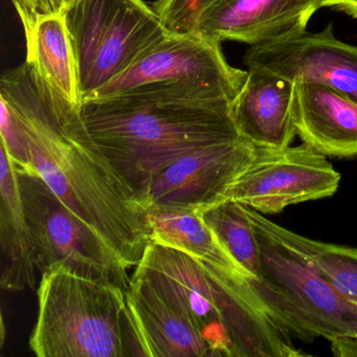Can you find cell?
<instances>
[{
    "label": "cell",
    "instance_id": "20",
    "mask_svg": "<svg viewBox=\"0 0 357 357\" xmlns=\"http://www.w3.org/2000/svg\"><path fill=\"white\" fill-rule=\"evenodd\" d=\"M273 227L282 239L300 250L328 282L357 303V248L310 239L275 222Z\"/></svg>",
    "mask_w": 357,
    "mask_h": 357
},
{
    "label": "cell",
    "instance_id": "8",
    "mask_svg": "<svg viewBox=\"0 0 357 357\" xmlns=\"http://www.w3.org/2000/svg\"><path fill=\"white\" fill-rule=\"evenodd\" d=\"M255 147L254 158L225 199L237 200L261 214H279L289 206L330 197L337 191L340 173L306 144Z\"/></svg>",
    "mask_w": 357,
    "mask_h": 357
},
{
    "label": "cell",
    "instance_id": "9",
    "mask_svg": "<svg viewBox=\"0 0 357 357\" xmlns=\"http://www.w3.org/2000/svg\"><path fill=\"white\" fill-rule=\"evenodd\" d=\"M248 77V70L229 66L220 43L197 33H170L86 99L123 95L139 87L168 89L190 85L221 87L238 96Z\"/></svg>",
    "mask_w": 357,
    "mask_h": 357
},
{
    "label": "cell",
    "instance_id": "19",
    "mask_svg": "<svg viewBox=\"0 0 357 357\" xmlns=\"http://www.w3.org/2000/svg\"><path fill=\"white\" fill-rule=\"evenodd\" d=\"M202 214L248 278L260 279V248L245 206L229 198L206 208Z\"/></svg>",
    "mask_w": 357,
    "mask_h": 357
},
{
    "label": "cell",
    "instance_id": "15",
    "mask_svg": "<svg viewBox=\"0 0 357 357\" xmlns=\"http://www.w3.org/2000/svg\"><path fill=\"white\" fill-rule=\"evenodd\" d=\"M248 70V80L231 106L240 133L258 147H288L296 135L294 83L263 70Z\"/></svg>",
    "mask_w": 357,
    "mask_h": 357
},
{
    "label": "cell",
    "instance_id": "1",
    "mask_svg": "<svg viewBox=\"0 0 357 357\" xmlns=\"http://www.w3.org/2000/svg\"><path fill=\"white\" fill-rule=\"evenodd\" d=\"M0 99L24 128L26 170L38 173L129 269L137 267L151 242L147 214L93 141L81 107L47 89L26 62L3 73Z\"/></svg>",
    "mask_w": 357,
    "mask_h": 357
},
{
    "label": "cell",
    "instance_id": "26",
    "mask_svg": "<svg viewBox=\"0 0 357 357\" xmlns=\"http://www.w3.org/2000/svg\"><path fill=\"white\" fill-rule=\"evenodd\" d=\"M74 1L75 0H45V3L51 13H63L66 8Z\"/></svg>",
    "mask_w": 357,
    "mask_h": 357
},
{
    "label": "cell",
    "instance_id": "17",
    "mask_svg": "<svg viewBox=\"0 0 357 357\" xmlns=\"http://www.w3.org/2000/svg\"><path fill=\"white\" fill-rule=\"evenodd\" d=\"M24 35L31 70L47 89L81 107L78 66L63 13L41 14Z\"/></svg>",
    "mask_w": 357,
    "mask_h": 357
},
{
    "label": "cell",
    "instance_id": "23",
    "mask_svg": "<svg viewBox=\"0 0 357 357\" xmlns=\"http://www.w3.org/2000/svg\"><path fill=\"white\" fill-rule=\"evenodd\" d=\"M20 16L24 32L30 30L41 14H49L45 0H11Z\"/></svg>",
    "mask_w": 357,
    "mask_h": 357
},
{
    "label": "cell",
    "instance_id": "14",
    "mask_svg": "<svg viewBox=\"0 0 357 357\" xmlns=\"http://www.w3.org/2000/svg\"><path fill=\"white\" fill-rule=\"evenodd\" d=\"M125 292L145 357H214L195 326L147 280L133 273Z\"/></svg>",
    "mask_w": 357,
    "mask_h": 357
},
{
    "label": "cell",
    "instance_id": "6",
    "mask_svg": "<svg viewBox=\"0 0 357 357\" xmlns=\"http://www.w3.org/2000/svg\"><path fill=\"white\" fill-rule=\"evenodd\" d=\"M63 15L83 100L170 34L143 0H75Z\"/></svg>",
    "mask_w": 357,
    "mask_h": 357
},
{
    "label": "cell",
    "instance_id": "5",
    "mask_svg": "<svg viewBox=\"0 0 357 357\" xmlns=\"http://www.w3.org/2000/svg\"><path fill=\"white\" fill-rule=\"evenodd\" d=\"M261 252V278H245L268 317L291 337L356 336L357 303L328 282L310 261L282 239L273 221L246 206Z\"/></svg>",
    "mask_w": 357,
    "mask_h": 357
},
{
    "label": "cell",
    "instance_id": "21",
    "mask_svg": "<svg viewBox=\"0 0 357 357\" xmlns=\"http://www.w3.org/2000/svg\"><path fill=\"white\" fill-rule=\"evenodd\" d=\"M220 0H156L152 9L165 28L174 34L195 33L202 14Z\"/></svg>",
    "mask_w": 357,
    "mask_h": 357
},
{
    "label": "cell",
    "instance_id": "24",
    "mask_svg": "<svg viewBox=\"0 0 357 357\" xmlns=\"http://www.w3.org/2000/svg\"><path fill=\"white\" fill-rule=\"evenodd\" d=\"M330 342L334 356L357 357L356 336H336Z\"/></svg>",
    "mask_w": 357,
    "mask_h": 357
},
{
    "label": "cell",
    "instance_id": "10",
    "mask_svg": "<svg viewBox=\"0 0 357 357\" xmlns=\"http://www.w3.org/2000/svg\"><path fill=\"white\" fill-rule=\"evenodd\" d=\"M245 137L199 148L160 171L144 200L150 208H190L202 212L227 198L255 155Z\"/></svg>",
    "mask_w": 357,
    "mask_h": 357
},
{
    "label": "cell",
    "instance_id": "22",
    "mask_svg": "<svg viewBox=\"0 0 357 357\" xmlns=\"http://www.w3.org/2000/svg\"><path fill=\"white\" fill-rule=\"evenodd\" d=\"M0 135L1 145L6 148L10 158L20 168L29 169L28 148L26 135L17 114L5 100L0 99Z\"/></svg>",
    "mask_w": 357,
    "mask_h": 357
},
{
    "label": "cell",
    "instance_id": "12",
    "mask_svg": "<svg viewBox=\"0 0 357 357\" xmlns=\"http://www.w3.org/2000/svg\"><path fill=\"white\" fill-rule=\"evenodd\" d=\"M321 8L319 0H220L202 14L195 33L257 47L306 32Z\"/></svg>",
    "mask_w": 357,
    "mask_h": 357
},
{
    "label": "cell",
    "instance_id": "16",
    "mask_svg": "<svg viewBox=\"0 0 357 357\" xmlns=\"http://www.w3.org/2000/svg\"><path fill=\"white\" fill-rule=\"evenodd\" d=\"M0 246L5 257L1 287L11 291L34 289L37 267L17 169L3 145H0Z\"/></svg>",
    "mask_w": 357,
    "mask_h": 357
},
{
    "label": "cell",
    "instance_id": "11",
    "mask_svg": "<svg viewBox=\"0 0 357 357\" xmlns=\"http://www.w3.org/2000/svg\"><path fill=\"white\" fill-rule=\"evenodd\" d=\"M248 70L269 73L291 83L326 85L357 102V47L340 41L327 24L317 33L250 47Z\"/></svg>",
    "mask_w": 357,
    "mask_h": 357
},
{
    "label": "cell",
    "instance_id": "18",
    "mask_svg": "<svg viewBox=\"0 0 357 357\" xmlns=\"http://www.w3.org/2000/svg\"><path fill=\"white\" fill-rule=\"evenodd\" d=\"M146 214L153 243L176 248L234 275L248 277L199 211L160 206L150 208Z\"/></svg>",
    "mask_w": 357,
    "mask_h": 357
},
{
    "label": "cell",
    "instance_id": "7",
    "mask_svg": "<svg viewBox=\"0 0 357 357\" xmlns=\"http://www.w3.org/2000/svg\"><path fill=\"white\" fill-rule=\"evenodd\" d=\"M16 169L37 271L43 273L63 265L78 275L110 282L126 291L131 278L120 257L64 206L38 173L17 165Z\"/></svg>",
    "mask_w": 357,
    "mask_h": 357
},
{
    "label": "cell",
    "instance_id": "2",
    "mask_svg": "<svg viewBox=\"0 0 357 357\" xmlns=\"http://www.w3.org/2000/svg\"><path fill=\"white\" fill-rule=\"evenodd\" d=\"M231 106L229 100L131 93L84 100L81 116L144 208L160 171L199 148L244 137Z\"/></svg>",
    "mask_w": 357,
    "mask_h": 357
},
{
    "label": "cell",
    "instance_id": "25",
    "mask_svg": "<svg viewBox=\"0 0 357 357\" xmlns=\"http://www.w3.org/2000/svg\"><path fill=\"white\" fill-rule=\"evenodd\" d=\"M321 8H331L357 20V0H319Z\"/></svg>",
    "mask_w": 357,
    "mask_h": 357
},
{
    "label": "cell",
    "instance_id": "4",
    "mask_svg": "<svg viewBox=\"0 0 357 357\" xmlns=\"http://www.w3.org/2000/svg\"><path fill=\"white\" fill-rule=\"evenodd\" d=\"M30 348L38 357H145L126 292L63 265L41 273Z\"/></svg>",
    "mask_w": 357,
    "mask_h": 357
},
{
    "label": "cell",
    "instance_id": "13",
    "mask_svg": "<svg viewBox=\"0 0 357 357\" xmlns=\"http://www.w3.org/2000/svg\"><path fill=\"white\" fill-rule=\"evenodd\" d=\"M292 118L303 143L325 156H357V102L317 83H294Z\"/></svg>",
    "mask_w": 357,
    "mask_h": 357
},
{
    "label": "cell",
    "instance_id": "3",
    "mask_svg": "<svg viewBox=\"0 0 357 357\" xmlns=\"http://www.w3.org/2000/svg\"><path fill=\"white\" fill-rule=\"evenodd\" d=\"M135 275L147 280L200 332L214 357H298L291 335L263 310L246 282L187 252L150 242Z\"/></svg>",
    "mask_w": 357,
    "mask_h": 357
}]
</instances>
